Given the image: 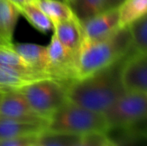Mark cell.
Here are the masks:
<instances>
[{"instance_id": "3", "label": "cell", "mask_w": 147, "mask_h": 146, "mask_svg": "<svg viewBox=\"0 0 147 146\" xmlns=\"http://www.w3.org/2000/svg\"><path fill=\"white\" fill-rule=\"evenodd\" d=\"M46 128L84 134L90 131H106L108 126L102 113L89 110L67 100L50 116Z\"/></svg>"}, {"instance_id": "28", "label": "cell", "mask_w": 147, "mask_h": 146, "mask_svg": "<svg viewBox=\"0 0 147 146\" xmlns=\"http://www.w3.org/2000/svg\"><path fill=\"white\" fill-rule=\"evenodd\" d=\"M65 1L67 2V3L70 5V4H71V3H73V1H74V0H65Z\"/></svg>"}, {"instance_id": "5", "label": "cell", "mask_w": 147, "mask_h": 146, "mask_svg": "<svg viewBox=\"0 0 147 146\" xmlns=\"http://www.w3.org/2000/svg\"><path fill=\"white\" fill-rule=\"evenodd\" d=\"M109 128L131 127L147 118V92L126 91L103 113Z\"/></svg>"}, {"instance_id": "4", "label": "cell", "mask_w": 147, "mask_h": 146, "mask_svg": "<svg viewBox=\"0 0 147 146\" xmlns=\"http://www.w3.org/2000/svg\"><path fill=\"white\" fill-rule=\"evenodd\" d=\"M68 84L54 78H41L25 84L19 90L33 111L48 122L51 115L67 101Z\"/></svg>"}, {"instance_id": "14", "label": "cell", "mask_w": 147, "mask_h": 146, "mask_svg": "<svg viewBox=\"0 0 147 146\" xmlns=\"http://www.w3.org/2000/svg\"><path fill=\"white\" fill-rule=\"evenodd\" d=\"M82 134L44 128L37 136L36 146H80Z\"/></svg>"}, {"instance_id": "6", "label": "cell", "mask_w": 147, "mask_h": 146, "mask_svg": "<svg viewBox=\"0 0 147 146\" xmlns=\"http://www.w3.org/2000/svg\"><path fill=\"white\" fill-rule=\"evenodd\" d=\"M82 30V41L100 40L109 36L120 27L118 7L110 8L95 16L80 22Z\"/></svg>"}, {"instance_id": "20", "label": "cell", "mask_w": 147, "mask_h": 146, "mask_svg": "<svg viewBox=\"0 0 147 146\" xmlns=\"http://www.w3.org/2000/svg\"><path fill=\"white\" fill-rule=\"evenodd\" d=\"M0 64L20 69H32L28 65V63L22 58L21 55L15 50L13 44L0 45Z\"/></svg>"}, {"instance_id": "17", "label": "cell", "mask_w": 147, "mask_h": 146, "mask_svg": "<svg viewBox=\"0 0 147 146\" xmlns=\"http://www.w3.org/2000/svg\"><path fill=\"white\" fill-rule=\"evenodd\" d=\"M70 7L79 22L110 9L108 0H74Z\"/></svg>"}, {"instance_id": "22", "label": "cell", "mask_w": 147, "mask_h": 146, "mask_svg": "<svg viewBox=\"0 0 147 146\" xmlns=\"http://www.w3.org/2000/svg\"><path fill=\"white\" fill-rule=\"evenodd\" d=\"M38 134L20 135V136L0 139V146H36Z\"/></svg>"}, {"instance_id": "12", "label": "cell", "mask_w": 147, "mask_h": 146, "mask_svg": "<svg viewBox=\"0 0 147 146\" xmlns=\"http://www.w3.org/2000/svg\"><path fill=\"white\" fill-rule=\"evenodd\" d=\"M46 127L47 125L44 123L30 122L0 115V139L20 135L38 134Z\"/></svg>"}, {"instance_id": "21", "label": "cell", "mask_w": 147, "mask_h": 146, "mask_svg": "<svg viewBox=\"0 0 147 146\" xmlns=\"http://www.w3.org/2000/svg\"><path fill=\"white\" fill-rule=\"evenodd\" d=\"M80 146H114L106 131H90L81 136Z\"/></svg>"}, {"instance_id": "16", "label": "cell", "mask_w": 147, "mask_h": 146, "mask_svg": "<svg viewBox=\"0 0 147 146\" xmlns=\"http://www.w3.org/2000/svg\"><path fill=\"white\" fill-rule=\"evenodd\" d=\"M118 9L120 27H128L147 14V0H124Z\"/></svg>"}, {"instance_id": "25", "label": "cell", "mask_w": 147, "mask_h": 146, "mask_svg": "<svg viewBox=\"0 0 147 146\" xmlns=\"http://www.w3.org/2000/svg\"><path fill=\"white\" fill-rule=\"evenodd\" d=\"M10 1H12L14 4H15L16 6H17L18 8H19V10H20V8L22 7V6L25 4V2H26V0H10Z\"/></svg>"}, {"instance_id": "18", "label": "cell", "mask_w": 147, "mask_h": 146, "mask_svg": "<svg viewBox=\"0 0 147 146\" xmlns=\"http://www.w3.org/2000/svg\"><path fill=\"white\" fill-rule=\"evenodd\" d=\"M35 3L48 16L53 23L67 19L73 16L70 5L65 1L60 0H36Z\"/></svg>"}, {"instance_id": "9", "label": "cell", "mask_w": 147, "mask_h": 146, "mask_svg": "<svg viewBox=\"0 0 147 146\" xmlns=\"http://www.w3.org/2000/svg\"><path fill=\"white\" fill-rule=\"evenodd\" d=\"M53 30L57 39L70 52L77 54L82 43L81 24L75 15L53 23Z\"/></svg>"}, {"instance_id": "11", "label": "cell", "mask_w": 147, "mask_h": 146, "mask_svg": "<svg viewBox=\"0 0 147 146\" xmlns=\"http://www.w3.org/2000/svg\"><path fill=\"white\" fill-rule=\"evenodd\" d=\"M13 47L31 68L51 78L49 75V60L46 46L34 43H20L13 44Z\"/></svg>"}, {"instance_id": "19", "label": "cell", "mask_w": 147, "mask_h": 146, "mask_svg": "<svg viewBox=\"0 0 147 146\" xmlns=\"http://www.w3.org/2000/svg\"><path fill=\"white\" fill-rule=\"evenodd\" d=\"M134 53H147V14L128 26Z\"/></svg>"}, {"instance_id": "30", "label": "cell", "mask_w": 147, "mask_h": 146, "mask_svg": "<svg viewBox=\"0 0 147 146\" xmlns=\"http://www.w3.org/2000/svg\"><path fill=\"white\" fill-rule=\"evenodd\" d=\"M2 93H3V92H1V91H0V99H1V96H2Z\"/></svg>"}, {"instance_id": "7", "label": "cell", "mask_w": 147, "mask_h": 146, "mask_svg": "<svg viewBox=\"0 0 147 146\" xmlns=\"http://www.w3.org/2000/svg\"><path fill=\"white\" fill-rule=\"evenodd\" d=\"M0 115L47 125V120L38 116L33 111L29 102L19 89L9 90L2 93L0 99Z\"/></svg>"}, {"instance_id": "26", "label": "cell", "mask_w": 147, "mask_h": 146, "mask_svg": "<svg viewBox=\"0 0 147 146\" xmlns=\"http://www.w3.org/2000/svg\"><path fill=\"white\" fill-rule=\"evenodd\" d=\"M0 45H11V44H8V43L5 42V41H4L3 39L0 38Z\"/></svg>"}, {"instance_id": "1", "label": "cell", "mask_w": 147, "mask_h": 146, "mask_svg": "<svg viewBox=\"0 0 147 146\" xmlns=\"http://www.w3.org/2000/svg\"><path fill=\"white\" fill-rule=\"evenodd\" d=\"M125 59L126 57L98 72L71 81L67 86V100L103 114L126 92L122 81Z\"/></svg>"}, {"instance_id": "2", "label": "cell", "mask_w": 147, "mask_h": 146, "mask_svg": "<svg viewBox=\"0 0 147 146\" xmlns=\"http://www.w3.org/2000/svg\"><path fill=\"white\" fill-rule=\"evenodd\" d=\"M133 52L129 28L119 27L100 40L82 41L76 54V79L94 74Z\"/></svg>"}, {"instance_id": "31", "label": "cell", "mask_w": 147, "mask_h": 146, "mask_svg": "<svg viewBox=\"0 0 147 146\" xmlns=\"http://www.w3.org/2000/svg\"><path fill=\"white\" fill-rule=\"evenodd\" d=\"M60 1H65V0H60ZM66 2V1H65Z\"/></svg>"}, {"instance_id": "27", "label": "cell", "mask_w": 147, "mask_h": 146, "mask_svg": "<svg viewBox=\"0 0 147 146\" xmlns=\"http://www.w3.org/2000/svg\"><path fill=\"white\" fill-rule=\"evenodd\" d=\"M142 137H143V138H145V139H147V128L143 131V133H142Z\"/></svg>"}, {"instance_id": "8", "label": "cell", "mask_w": 147, "mask_h": 146, "mask_svg": "<svg viewBox=\"0 0 147 146\" xmlns=\"http://www.w3.org/2000/svg\"><path fill=\"white\" fill-rule=\"evenodd\" d=\"M122 81L126 91L147 92V53L132 52L122 66Z\"/></svg>"}, {"instance_id": "13", "label": "cell", "mask_w": 147, "mask_h": 146, "mask_svg": "<svg viewBox=\"0 0 147 146\" xmlns=\"http://www.w3.org/2000/svg\"><path fill=\"white\" fill-rule=\"evenodd\" d=\"M20 10L10 0H0V38L12 44L14 29Z\"/></svg>"}, {"instance_id": "23", "label": "cell", "mask_w": 147, "mask_h": 146, "mask_svg": "<svg viewBox=\"0 0 147 146\" xmlns=\"http://www.w3.org/2000/svg\"><path fill=\"white\" fill-rule=\"evenodd\" d=\"M131 128L133 129L141 138H143V137H142V133H143V131L147 128V118L144 121H142V122L138 123V124L134 125V126H131Z\"/></svg>"}, {"instance_id": "10", "label": "cell", "mask_w": 147, "mask_h": 146, "mask_svg": "<svg viewBox=\"0 0 147 146\" xmlns=\"http://www.w3.org/2000/svg\"><path fill=\"white\" fill-rule=\"evenodd\" d=\"M41 78H48L33 69H20L0 64V91L19 89L23 85Z\"/></svg>"}, {"instance_id": "15", "label": "cell", "mask_w": 147, "mask_h": 146, "mask_svg": "<svg viewBox=\"0 0 147 146\" xmlns=\"http://www.w3.org/2000/svg\"><path fill=\"white\" fill-rule=\"evenodd\" d=\"M20 14H22L30 22L33 27L42 33H47L53 29V22L38 7L35 1H26L25 4L20 8Z\"/></svg>"}, {"instance_id": "24", "label": "cell", "mask_w": 147, "mask_h": 146, "mask_svg": "<svg viewBox=\"0 0 147 146\" xmlns=\"http://www.w3.org/2000/svg\"><path fill=\"white\" fill-rule=\"evenodd\" d=\"M124 0H108L109 2V7L110 8H115V7H119L122 4Z\"/></svg>"}, {"instance_id": "29", "label": "cell", "mask_w": 147, "mask_h": 146, "mask_svg": "<svg viewBox=\"0 0 147 146\" xmlns=\"http://www.w3.org/2000/svg\"><path fill=\"white\" fill-rule=\"evenodd\" d=\"M26 1H28V2H32V1H36V0H26Z\"/></svg>"}]
</instances>
